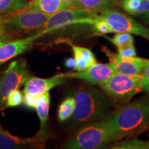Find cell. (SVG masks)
I'll return each instance as SVG.
<instances>
[{
  "label": "cell",
  "instance_id": "obj_1",
  "mask_svg": "<svg viewBox=\"0 0 149 149\" xmlns=\"http://www.w3.org/2000/svg\"><path fill=\"white\" fill-rule=\"evenodd\" d=\"M72 97L75 107L68 119L71 125L81 126L102 120L116 109L107 94L96 87H80Z\"/></svg>",
  "mask_w": 149,
  "mask_h": 149
},
{
  "label": "cell",
  "instance_id": "obj_2",
  "mask_svg": "<svg viewBox=\"0 0 149 149\" xmlns=\"http://www.w3.org/2000/svg\"><path fill=\"white\" fill-rule=\"evenodd\" d=\"M107 117L119 140L143 133L149 120V98L125 104Z\"/></svg>",
  "mask_w": 149,
  "mask_h": 149
},
{
  "label": "cell",
  "instance_id": "obj_3",
  "mask_svg": "<svg viewBox=\"0 0 149 149\" xmlns=\"http://www.w3.org/2000/svg\"><path fill=\"white\" fill-rule=\"evenodd\" d=\"M118 137L108 117L97 122L81 126L68 139L65 148L96 149L104 148Z\"/></svg>",
  "mask_w": 149,
  "mask_h": 149
},
{
  "label": "cell",
  "instance_id": "obj_4",
  "mask_svg": "<svg viewBox=\"0 0 149 149\" xmlns=\"http://www.w3.org/2000/svg\"><path fill=\"white\" fill-rule=\"evenodd\" d=\"M115 107L127 104L135 95L144 91V75L117 72L99 84Z\"/></svg>",
  "mask_w": 149,
  "mask_h": 149
},
{
  "label": "cell",
  "instance_id": "obj_5",
  "mask_svg": "<svg viewBox=\"0 0 149 149\" xmlns=\"http://www.w3.org/2000/svg\"><path fill=\"white\" fill-rule=\"evenodd\" d=\"M51 16L27 7L10 16H7L4 22L5 31L12 35L36 34L44 29Z\"/></svg>",
  "mask_w": 149,
  "mask_h": 149
},
{
  "label": "cell",
  "instance_id": "obj_6",
  "mask_svg": "<svg viewBox=\"0 0 149 149\" xmlns=\"http://www.w3.org/2000/svg\"><path fill=\"white\" fill-rule=\"evenodd\" d=\"M99 16L98 12L81 8H70L52 15L44 31L46 33L75 24L93 25Z\"/></svg>",
  "mask_w": 149,
  "mask_h": 149
},
{
  "label": "cell",
  "instance_id": "obj_7",
  "mask_svg": "<svg viewBox=\"0 0 149 149\" xmlns=\"http://www.w3.org/2000/svg\"><path fill=\"white\" fill-rule=\"evenodd\" d=\"M26 61L18 59L11 62L0 76V111L5 109L6 102L10 93L24 84L28 77Z\"/></svg>",
  "mask_w": 149,
  "mask_h": 149
},
{
  "label": "cell",
  "instance_id": "obj_8",
  "mask_svg": "<svg viewBox=\"0 0 149 149\" xmlns=\"http://www.w3.org/2000/svg\"><path fill=\"white\" fill-rule=\"evenodd\" d=\"M100 15L109 24L113 33H127L149 40V29L139 24L130 17L112 8L100 11Z\"/></svg>",
  "mask_w": 149,
  "mask_h": 149
},
{
  "label": "cell",
  "instance_id": "obj_9",
  "mask_svg": "<svg viewBox=\"0 0 149 149\" xmlns=\"http://www.w3.org/2000/svg\"><path fill=\"white\" fill-rule=\"evenodd\" d=\"M117 72H118L115 65L112 62L108 64L97 63L87 70L67 73L65 74V75L68 79L77 78L83 80L91 85H99Z\"/></svg>",
  "mask_w": 149,
  "mask_h": 149
},
{
  "label": "cell",
  "instance_id": "obj_10",
  "mask_svg": "<svg viewBox=\"0 0 149 149\" xmlns=\"http://www.w3.org/2000/svg\"><path fill=\"white\" fill-rule=\"evenodd\" d=\"M102 50L109 57L111 62L115 65L118 72L129 75L143 74L144 73V67L147 61L146 59L137 57H122L118 53H114L110 51L107 46H103Z\"/></svg>",
  "mask_w": 149,
  "mask_h": 149
},
{
  "label": "cell",
  "instance_id": "obj_11",
  "mask_svg": "<svg viewBox=\"0 0 149 149\" xmlns=\"http://www.w3.org/2000/svg\"><path fill=\"white\" fill-rule=\"evenodd\" d=\"M46 34L47 33L43 30L41 32L28 37L8 42L0 46V66L29 50L35 41Z\"/></svg>",
  "mask_w": 149,
  "mask_h": 149
},
{
  "label": "cell",
  "instance_id": "obj_12",
  "mask_svg": "<svg viewBox=\"0 0 149 149\" xmlns=\"http://www.w3.org/2000/svg\"><path fill=\"white\" fill-rule=\"evenodd\" d=\"M66 77L65 74H59L50 78H40L28 76L24 82V93L38 95L49 92L52 88L64 84Z\"/></svg>",
  "mask_w": 149,
  "mask_h": 149
},
{
  "label": "cell",
  "instance_id": "obj_13",
  "mask_svg": "<svg viewBox=\"0 0 149 149\" xmlns=\"http://www.w3.org/2000/svg\"><path fill=\"white\" fill-rule=\"evenodd\" d=\"M44 141L37 135L33 138H20L13 135L3 129L0 125V148H23L29 146H37L40 141Z\"/></svg>",
  "mask_w": 149,
  "mask_h": 149
},
{
  "label": "cell",
  "instance_id": "obj_14",
  "mask_svg": "<svg viewBox=\"0 0 149 149\" xmlns=\"http://www.w3.org/2000/svg\"><path fill=\"white\" fill-rule=\"evenodd\" d=\"M72 50L73 52L74 59L75 60L74 70L77 71H82L88 69L97 63L94 54L89 48L72 45Z\"/></svg>",
  "mask_w": 149,
  "mask_h": 149
},
{
  "label": "cell",
  "instance_id": "obj_15",
  "mask_svg": "<svg viewBox=\"0 0 149 149\" xmlns=\"http://www.w3.org/2000/svg\"><path fill=\"white\" fill-rule=\"evenodd\" d=\"M50 104H51V97L49 92L38 95L37 107L35 109L40 121V130L36 135L43 140L46 137V123L48 120Z\"/></svg>",
  "mask_w": 149,
  "mask_h": 149
},
{
  "label": "cell",
  "instance_id": "obj_16",
  "mask_svg": "<svg viewBox=\"0 0 149 149\" xmlns=\"http://www.w3.org/2000/svg\"><path fill=\"white\" fill-rule=\"evenodd\" d=\"M73 3L74 8H81L98 13L104 9L122 6L120 0H73Z\"/></svg>",
  "mask_w": 149,
  "mask_h": 149
},
{
  "label": "cell",
  "instance_id": "obj_17",
  "mask_svg": "<svg viewBox=\"0 0 149 149\" xmlns=\"http://www.w3.org/2000/svg\"><path fill=\"white\" fill-rule=\"evenodd\" d=\"M29 8L51 15L60 10L69 8L62 0H34L31 1Z\"/></svg>",
  "mask_w": 149,
  "mask_h": 149
},
{
  "label": "cell",
  "instance_id": "obj_18",
  "mask_svg": "<svg viewBox=\"0 0 149 149\" xmlns=\"http://www.w3.org/2000/svg\"><path fill=\"white\" fill-rule=\"evenodd\" d=\"M122 6L133 15H143L149 11V0H122Z\"/></svg>",
  "mask_w": 149,
  "mask_h": 149
},
{
  "label": "cell",
  "instance_id": "obj_19",
  "mask_svg": "<svg viewBox=\"0 0 149 149\" xmlns=\"http://www.w3.org/2000/svg\"><path fill=\"white\" fill-rule=\"evenodd\" d=\"M112 149H149V140L144 141L138 138L128 137L115 141L111 145Z\"/></svg>",
  "mask_w": 149,
  "mask_h": 149
},
{
  "label": "cell",
  "instance_id": "obj_20",
  "mask_svg": "<svg viewBox=\"0 0 149 149\" xmlns=\"http://www.w3.org/2000/svg\"><path fill=\"white\" fill-rule=\"evenodd\" d=\"M28 0H0V14L14 13L29 7Z\"/></svg>",
  "mask_w": 149,
  "mask_h": 149
},
{
  "label": "cell",
  "instance_id": "obj_21",
  "mask_svg": "<svg viewBox=\"0 0 149 149\" xmlns=\"http://www.w3.org/2000/svg\"><path fill=\"white\" fill-rule=\"evenodd\" d=\"M75 102L73 97H66L58 107L57 111V118L60 122H64L68 120L73 113Z\"/></svg>",
  "mask_w": 149,
  "mask_h": 149
},
{
  "label": "cell",
  "instance_id": "obj_22",
  "mask_svg": "<svg viewBox=\"0 0 149 149\" xmlns=\"http://www.w3.org/2000/svg\"><path fill=\"white\" fill-rule=\"evenodd\" d=\"M106 37L115 46H116L117 48L134 44V37L130 33H117L116 35H115L112 38Z\"/></svg>",
  "mask_w": 149,
  "mask_h": 149
},
{
  "label": "cell",
  "instance_id": "obj_23",
  "mask_svg": "<svg viewBox=\"0 0 149 149\" xmlns=\"http://www.w3.org/2000/svg\"><path fill=\"white\" fill-rule=\"evenodd\" d=\"M24 102V95L19 89L15 90L8 96L6 102L5 108L15 107L19 106Z\"/></svg>",
  "mask_w": 149,
  "mask_h": 149
},
{
  "label": "cell",
  "instance_id": "obj_24",
  "mask_svg": "<svg viewBox=\"0 0 149 149\" xmlns=\"http://www.w3.org/2000/svg\"><path fill=\"white\" fill-rule=\"evenodd\" d=\"M92 26L95 31L99 35H105L107 33H113V30L109 26V24L102 18V17L100 15H99L96 21Z\"/></svg>",
  "mask_w": 149,
  "mask_h": 149
},
{
  "label": "cell",
  "instance_id": "obj_25",
  "mask_svg": "<svg viewBox=\"0 0 149 149\" xmlns=\"http://www.w3.org/2000/svg\"><path fill=\"white\" fill-rule=\"evenodd\" d=\"M117 53L122 57H137L136 50L134 46V44L123 46V47L117 48Z\"/></svg>",
  "mask_w": 149,
  "mask_h": 149
},
{
  "label": "cell",
  "instance_id": "obj_26",
  "mask_svg": "<svg viewBox=\"0 0 149 149\" xmlns=\"http://www.w3.org/2000/svg\"><path fill=\"white\" fill-rule=\"evenodd\" d=\"M37 97H38V95H34L29 93H24L23 103H24L26 107L29 109H35L37 107Z\"/></svg>",
  "mask_w": 149,
  "mask_h": 149
},
{
  "label": "cell",
  "instance_id": "obj_27",
  "mask_svg": "<svg viewBox=\"0 0 149 149\" xmlns=\"http://www.w3.org/2000/svg\"><path fill=\"white\" fill-rule=\"evenodd\" d=\"M143 75H144V91L149 94V59H147Z\"/></svg>",
  "mask_w": 149,
  "mask_h": 149
},
{
  "label": "cell",
  "instance_id": "obj_28",
  "mask_svg": "<svg viewBox=\"0 0 149 149\" xmlns=\"http://www.w3.org/2000/svg\"><path fill=\"white\" fill-rule=\"evenodd\" d=\"M7 15L4 14H0V36L4 35L6 33L4 29V22Z\"/></svg>",
  "mask_w": 149,
  "mask_h": 149
},
{
  "label": "cell",
  "instance_id": "obj_29",
  "mask_svg": "<svg viewBox=\"0 0 149 149\" xmlns=\"http://www.w3.org/2000/svg\"><path fill=\"white\" fill-rule=\"evenodd\" d=\"M11 36H12V35L8 34L7 33H5L4 35L0 36V46L3 45V44H4L8 42H10L11 38H12Z\"/></svg>",
  "mask_w": 149,
  "mask_h": 149
},
{
  "label": "cell",
  "instance_id": "obj_30",
  "mask_svg": "<svg viewBox=\"0 0 149 149\" xmlns=\"http://www.w3.org/2000/svg\"><path fill=\"white\" fill-rule=\"evenodd\" d=\"M65 64L68 68H73L74 69V66H75V60H74V58H68L65 61Z\"/></svg>",
  "mask_w": 149,
  "mask_h": 149
},
{
  "label": "cell",
  "instance_id": "obj_31",
  "mask_svg": "<svg viewBox=\"0 0 149 149\" xmlns=\"http://www.w3.org/2000/svg\"><path fill=\"white\" fill-rule=\"evenodd\" d=\"M141 19H142V21H144L146 24L149 25V11L146 13L142 15V16H141Z\"/></svg>",
  "mask_w": 149,
  "mask_h": 149
},
{
  "label": "cell",
  "instance_id": "obj_32",
  "mask_svg": "<svg viewBox=\"0 0 149 149\" xmlns=\"http://www.w3.org/2000/svg\"><path fill=\"white\" fill-rule=\"evenodd\" d=\"M146 130H149V120L146 123Z\"/></svg>",
  "mask_w": 149,
  "mask_h": 149
},
{
  "label": "cell",
  "instance_id": "obj_33",
  "mask_svg": "<svg viewBox=\"0 0 149 149\" xmlns=\"http://www.w3.org/2000/svg\"><path fill=\"white\" fill-rule=\"evenodd\" d=\"M28 1H34V0H28Z\"/></svg>",
  "mask_w": 149,
  "mask_h": 149
}]
</instances>
